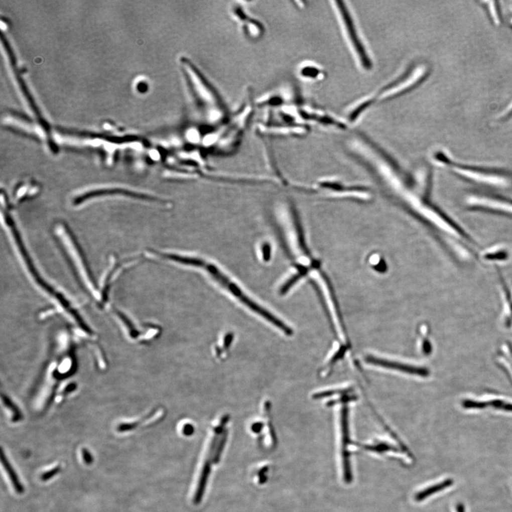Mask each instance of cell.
<instances>
[{
    "label": "cell",
    "mask_w": 512,
    "mask_h": 512,
    "mask_svg": "<svg viewBox=\"0 0 512 512\" xmlns=\"http://www.w3.org/2000/svg\"><path fill=\"white\" fill-rule=\"evenodd\" d=\"M153 255L157 259H160L162 261L177 265L180 267L189 268L199 271L204 276L209 277L211 281L217 283L218 286L230 293L232 296L234 297L251 311L262 317L275 327L281 329L282 332L287 335L291 336L293 334V329L290 328L277 317L271 314V312L268 311L252 300L238 286V283H235L234 280H233V278L223 270L221 265L218 264L216 261L199 254L190 252L154 251Z\"/></svg>",
    "instance_id": "obj_1"
},
{
    "label": "cell",
    "mask_w": 512,
    "mask_h": 512,
    "mask_svg": "<svg viewBox=\"0 0 512 512\" xmlns=\"http://www.w3.org/2000/svg\"><path fill=\"white\" fill-rule=\"evenodd\" d=\"M179 65L194 103L206 122L223 123L226 117V109L214 87L189 59L181 57Z\"/></svg>",
    "instance_id": "obj_2"
},
{
    "label": "cell",
    "mask_w": 512,
    "mask_h": 512,
    "mask_svg": "<svg viewBox=\"0 0 512 512\" xmlns=\"http://www.w3.org/2000/svg\"><path fill=\"white\" fill-rule=\"evenodd\" d=\"M434 159L452 175L468 182L496 187H508L512 184V172L507 169L462 163L443 151H437Z\"/></svg>",
    "instance_id": "obj_3"
},
{
    "label": "cell",
    "mask_w": 512,
    "mask_h": 512,
    "mask_svg": "<svg viewBox=\"0 0 512 512\" xmlns=\"http://www.w3.org/2000/svg\"><path fill=\"white\" fill-rule=\"evenodd\" d=\"M228 416H225L219 425L213 428V434L208 440L204 450H203L199 467L196 470L195 479L193 484L192 500L194 503H199L202 498L206 481L209 477L211 464H216L219 461L228 434L225 429V425L228 421Z\"/></svg>",
    "instance_id": "obj_4"
},
{
    "label": "cell",
    "mask_w": 512,
    "mask_h": 512,
    "mask_svg": "<svg viewBox=\"0 0 512 512\" xmlns=\"http://www.w3.org/2000/svg\"><path fill=\"white\" fill-rule=\"evenodd\" d=\"M334 10L337 12L338 20L342 29L343 34L355 61L358 66L365 71L373 68V61L368 49L359 34L354 19L344 2H333Z\"/></svg>",
    "instance_id": "obj_5"
},
{
    "label": "cell",
    "mask_w": 512,
    "mask_h": 512,
    "mask_svg": "<svg viewBox=\"0 0 512 512\" xmlns=\"http://www.w3.org/2000/svg\"><path fill=\"white\" fill-rule=\"evenodd\" d=\"M430 68L425 63L410 66L405 71L389 82L374 94L377 102L397 98L414 89L429 76Z\"/></svg>",
    "instance_id": "obj_6"
},
{
    "label": "cell",
    "mask_w": 512,
    "mask_h": 512,
    "mask_svg": "<svg viewBox=\"0 0 512 512\" xmlns=\"http://www.w3.org/2000/svg\"><path fill=\"white\" fill-rule=\"evenodd\" d=\"M467 209L472 212L476 211L512 217V198L497 193L477 192L469 199Z\"/></svg>",
    "instance_id": "obj_7"
},
{
    "label": "cell",
    "mask_w": 512,
    "mask_h": 512,
    "mask_svg": "<svg viewBox=\"0 0 512 512\" xmlns=\"http://www.w3.org/2000/svg\"><path fill=\"white\" fill-rule=\"evenodd\" d=\"M230 14L249 38L257 39L262 37L264 32V26L255 19L249 16L241 5H233L230 9Z\"/></svg>",
    "instance_id": "obj_8"
},
{
    "label": "cell",
    "mask_w": 512,
    "mask_h": 512,
    "mask_svg": "<svg viewBox=\"0 0 512 512\" xmlns=\"http://www.w3.org/2000/svg\"><path fill=\"white\" fill-rule=\"evenodd\" d=\"M348 407L344 406L341 409V444H342V461H343V474L344 479L346 482H350L352 479L351 477V465H350L349 445L351 443V440L349 437V411Z\"/></svg>",
    "instance_id": "obj_9"
},
{
    "label": "cell",
    "mask_w": 512,
    "mask_h": 512,
    "mask_svg": "<svg viewBox=\"0 0 512 512\" xmlns=\"http://www.w3.org/2000/svg\"><path fill=\"white\" fill-rule=\"evenodd\" d=\"M365 361L367 363L374 365V366L388 368V369L396 370V371L409 373V374L418 375L419 376L423 377H426L429 375V371L426 368L412 366V365H409L407 363L392 361V360L384 359V358L376 357V356H372V355L366 356L365 357Z\"/></svg>",
    "instance_id": "obj_10"
},
{
    "label": "cell",
    "mask_w": 512,
    "mask_h": 512,
    "mask_svg": "<svg viewBox=\"0 0 512 512\" xmlns=\"http://www.w3.org/2000/svg\"><path fill=\"white\" fill-rule=\"evenodd\" d=\"M305 124H287V125H267L260 124L259 126V132L262 135L269 136H300L305 134L308 131V128Z\"/></svg>",
    "instance_id": "obj_11"
},
{
    "label": "cell",
    "mask_w": 512,
    "mask_h": 512,
    "mask_svg": "<svg viewBox=\"0 0 512 512\" xmlns=\"http://www.w3.org/2000/svg\"><path fill=\"white\" fill-rule=\"evenodd\" d=\"M375 95L365 97L350 107L347 112V120L351 123L357 122L373 104L376 103Z\"/></svg>",
    "instance_id": "obj_12"
},
{
    "label": "cell",
    "mask_w": 512,
    "mask_h": 512,
    "mask_svg": "<svg viewBox=\"0 0 512 512\" xmlns=\"http://www.w3.org/2000/svg\"><path fill=\"white\" fill-rule=\"evenodd\" d=\"M298 75L306 81H319L323 79L325 72L318 65L311 62L303 63L299 66Z\"/></svg>",
    "instance_id": "obj_13"
},
{
    "label": "cell",
    "mask_w": 512,
    "mask_h": 512,
    "mask_svg": "<svg viewBox=\"0 0 512 512\" xmlns=\"http://www.w3.org/2000/svg\"><path fill=\"white\" fill-rule=\"evenodd\" d=\"M1 461L3 466H4L5 470L8 472L9 477H10V480L13 483V487L15 488V491H17L18 494H22L25 491V487L22 485L21 482H20V479H19L18 475H17L16 472L14 469L13 466L10 465V462H9L8 457L5 455L4 450H2L1 451Z\"/></svg>",
    "instance_id": "obj_14"
},
{
    "label": "cell",
    "mask_w": 512,
    "mask_h": 512,
    "mask_svg": "<svg viewBox=\"0 0 512 512\" xmlns=\"http://www.w3.org/2000/svg\"><path fill=\"white\" fill-rule=\"evenodd\" d=\"M453 483L454 482L452 479H448L439 483V484L430 486V487L427 488L425 490L420 491L418 494H416V496H415V499L417 501H423V499H426L428 496H431L432 494L439 492V491L446 489L449 486H452Z\"/></svg>",
    "instance_id": "obj_15"
},
{
    "label": "cell",
    "mask_w": 512,
    "mask_h": 512,
    "mask_svg": "<svg viewBox=\"0 0 512 512\" xmlns=\"http://www.w3.org/2000/svg\"><path fill=\"white\" fill-rule=\"evenodd\" d=\"M483 260L489 261V262H496V261H506L508 258V252L506 249L502 247L499 248H493L489 250L482 254Z\"/></svg>",
    "instance_id": "obj_16"
},
{
    "label": "cell",
    "mask_w": 512,
    "mask_h": 512,
    "mask_svg": "<svg viewBox=\"0 0 512 512\" xmlns=\"http://www.w3.org/2000/svg\"><path fill=\"white\" fill-rule=\"evenodd\" d=\"M486 9H487L488 13L489 14L491 20L494 22L496 25H501L502 22V17H501V10L499 5H497V2H488L486 3Z\"/></svg>",
    "instance_id": "obj_17"
},
{
    "label": "cell",
    "mask_w": 512,
    "mask_h": 512,
    "mask_svg": "<svg viewBox=\"0 0 512 512\" xmlns=\"http://www.w3.org/2000/svg\"><path fill=\"white\" fill-rule=\"evenodd\" d=\"M362 448L369 451L377 452V453H383L389 451H398V449L388 443H379L372 445H362Z\"/></svg>",
    "instance_id": "obj_18"
},
{
    "label": "cell",
    "mask_w": 512,
    "mask_h": 512,
    "mask_svg": "<svg viewBox=\"0 0 512 512\" xmlns=\"http://www.w3.org/2000/svg\"><path fill=\"white\" fill-rule=\"evenodd\" d=\"M351 392V389H347L324 391V392L317 393L315 395H313V398L315 399H324V398L332 397V396L334 395H344V394H349Z\"/></svg>",
    "instance_id": "obj_19"
},
{
    "label": "cell",
    "mask_w": 512,
    "mask_h": 512,
    "mask_svg": "<svg viewBox=\"0 0 512 512\" xmlns=\"http://www.w3.org/2000/svg\"><path fill=\"white\" fill-rule=\"evenodd\" d=\"M61 466H56L54 468L50 469V470L47 471V472H44V474L41 476V479L44 482L49 480V479H52L54 476L57 475L61 471Z\"/></svg>",
    "instance_id": "obj_20"
},
{
    "label": "cell",
    "mask_w": 512,
    "mask_h": 512,
    "mask_svg": "<svg viewBox=\"0 0 512 512\" xmlns=\"http://www.w3.org/2000/svg\"><path fill=\"white\" fill-rule=\"evenodd\" d=\"M82 456H83V460L86 465H90V464L93 462V457L92 454L88 451V449L83 448L82 450Z\"/></svg>",
    "instance_id": "obj_21"
},
{
    "label": "cell",
    "mask_w": 512,
    "mask_h": 512,
    "mask_svg": "<svg viewBox=\"0 0 512 512\" xmlns=\"http://www.w3.org/2000/svg\"><path fill=\"white\" fill-rule=\"evenodd\" d=\"M183 427L184 428L183 430H182V433H183L184 435H190L192 434L193 432L194 431V428L192 425L188 423V424L184 425Z\"/></svg>",
    "instance_id": "obj_22"
},
{
    "label": "cell",
    "mask_w": 512,
    "mask_h": 512,
    "mask_svg": "<svg viewBox=\"0 0 512 512\" xmlns=\"http://www.w3.org/2000/svg\"><path fill=\"white\" fill-rule=\"evenodd\" d=\"M512 117V105L509 107V109L507 111H506L504 114L501 117V120H507V119L511 118Z\"/></svg>",
    "instance_id": "obj_23"
},
{
    "label": "cell",
    "mask_w": 512,
    "mask_h": 512,
    "mask_svg": "<svg viewBox=\"0 0 512 512\" xmlns=\"http://www.w3.org/2000/svg\"><path fill=\"white\" fill-rule=\"evenodd\" d=\"M457 512H465V511H464L463 506H462V504H459L458 506H457Z\"/></svg>",
    "instance_id": "obj_24"
}]
</instances>
